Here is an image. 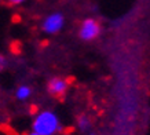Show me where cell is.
I'll use <instances>...</instances> for the list:
<instances>
[{"label": "cell", "mask_w": 150, "mask_h": 135, "mask_svg": "<svg viewBox=\"0 0 150 135\" xmlns=\"http://www.w3.org/2000/svg\"><path fill=\"white\" fill-rule=\"evenodd\" d=\"M33 132L40 135H55L61 131V123L55 113L50 110H43L35 117L32 123Z\"/></svg>", "instance_id": "6da1fadb"}, {"label": "cell", "mask_w": 150, "mask_h": 135, "mask_svg": "<svg viewBox=\"0 0 150 135\" xmlns=\"http://www.w3.org/2000/svg\"><path fill=\"white\" fill-rule=\"evenodd\" d=\"M100 32L99 23L96 22L95 19L88 18L81 23L80 26V37L83 40H94Z\"/></svg>", "instance_id": "7a4b0ae2"}, {"label": "cell", "mask_w": 150, "mask_h": 135, "mask_svg": "<svg viewBox=\"0 0 150 135\" xmlns=\"http://www.w3.org/2000/svg\"><path fill=\"white\" fill-rule=\"evenodd\" d=\"M64 25V15L62 14H52L50 17H47L43 22V31L47 33H57L61 31V28Z\"/></svg>", "instance_id": "3957f363"}, {"label": "cell", "mask_w": 150, "mask_h": 135, "mask_svg": "<svg viewBox=\"0 0 150 135\" xmlns=\"http://www.w3.org/2000/svg\"><path fill=\"white\" fill-rule=\"evenodd\" d=\"M68 90V83L64 79H59V77H54L48 81L47 84V91L48 94H51L52 97H64V94Z\"/></svg>", "instance_id": "277c9868"}, {"label": "cell", "mask_w": 150, "mask_h": 135, "mask_svg": "<svg viewBox=\"0 0 150 135\" xmlns=\"http://www.w3.org/2000/svg\"><path fill=\"white\" fill-rule=\"evenodd\" d=\"M77 126L81 131H88L90 130V127H91L90 119H88L87 116H84V114H81V116L77 119Z\"/></svg>", "instance_id": "5b68a950"}, {"label": "cell", "mask_w": 150, "mask_h": 135, "mask_svg": "<svg viewBox=\"0 0 150 135\" xmlns=\"http://www.w3.org/2000/svg\"><path fill=\"white\" fill-rule=\"evenodd\" d=\"M30 92H32V90H30L28 86H21L18 88V91H17V98L21 99V101H23V99L29 98Z\"/></svg>", "instance_id": "8992f818"}, {"label": "cell", "mask_w": 150, "mask_h": 135, "mask_svg": "<svg viewBox=\"0 0 150 135\" xmlns=\"http://www.w3.org/2000/svg\"><path fill=\"white\" fill-rule=\"evenodd\" d=\"M25 0H4V3L7 6H17V4H21L23 3Z\"/></svg>", "instance_id": "52a82bcc"}, {"label": "cell", "mask_w": 150, "mask_h": 135, "mask_svg": "<svg viewBox=\"0 0 150 135\" xmlns=\"http://www.w3.org/2000/svg\"><path fill=\"white\" fill-rule=\"evenodd\" d=\"M6 65H7V62H6V58L1 54H0V72H1V70H3V69L6 68Z\"/></svg>", "instance_id": "ba28073f"}, {"label": "cell", "mask_w": 150, "mask_h": 135, "mask_svg": "<svg viewBox=\"0 0 150 135\" xmlns=\"http://www.w3.org/2000/svg\"><path fill=\"white\" fill-rule=\"evenodd\" d=\"M28 135H40V134H37V132H33V131H32L30 134H28Z\"/></svg>", "instance_id": "9c48e42d"}]
</instances>
